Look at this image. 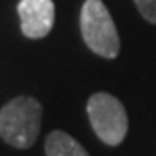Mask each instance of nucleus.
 I'll list each match as a JSON object with an SVG mask.
<instances>
[{"label":"nucleus","instance_id":"nucleus-5","mask_svg":"<svg viewBox=\"0 0 156 156\" xmlns=\"http://www.w3.org/2000/svg\"><path fill=\"white\" fill-rule=\"evenodd\" d=\"M43 152L45 156H90L79 141L62 130H53L47 133Z\"/></svg>","mask_w":156,"mask_h":156},{"label":"nucleus","instance_id":"nucleus-1","mask_svg":"<svg viewBox=\"0 0 156 156\" xmlns=\"http://www.w3.org/2000/svg\"><path fill=\"white\" fill-rule=\"evenodd\" d=\"M43 120V107L32 96H15L0 107V139L13 149H30Z\"/></svg>","mask_w":156,"mask_h":156},{"label":"nucleus","instance_id":"nucleus-4","mask_svg":"<svg viewBox=\"0 0 156 156\" xmlns=\"http://www.w3.org/2000/svg\"><path fill=\"white\" fill-rule=\"evenodd\" d=\"M17 15L23 36L28 40H41L55 27V2L53 0H19Z\"/></svg>","mask_w":156,"mask_h":156},{"label":"nucleus","instance_id":"nucleus-2","mask_svg":"<svg viewBox=\"0 0 156 156\" xmlns=\"http://www.w3.org/2000/svg\"><path fill=\"white\" fill-rule=\"evenodd\" d=\"M79 28L85 45L102 58H117L120 36L107 6L102 0H85L79 13Z\"/></svg>","mask_w":156,"mask_h":156},{"label":"nucleus","instance_id":"nucleus-6","mask_svg":"<svg viewBox=\"0 0 156 156\" xmlns=\"http://www.w3.org/2000/svg\"><path fill=\"white\" fill-rule=\"evenodd\" d=\"M141 17L151 25H156V0H133Z\"/></svg>","mask_w":156,"mask_h":156},{"label":"nucleus","instance_id":"nucleus-3","mask_svg":"<svg viewBox=\"0 0 156 156\" xmlns=\"http://www.w3.org/2000/svg\"><path fill=\"white\" fill-rule=\"evenodd\" d=\"M87 115L96 137L117 147L128 133V113L120 100L109 92H94L87 100Z\"/></svg>","mask_w":156,"mask_h":156}]
</instances>
